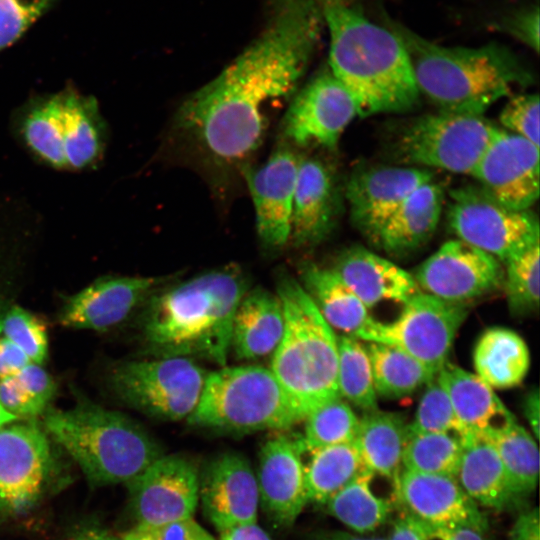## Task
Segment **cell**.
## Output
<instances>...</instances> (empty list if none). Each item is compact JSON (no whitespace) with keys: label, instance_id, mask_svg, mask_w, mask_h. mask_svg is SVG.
Returning a JSON list of instances; mask_svg holds the SVG:
<instances>
[{"label":"cell","instance_id":"6da1fadb","mask_svg":"<svg viewBox=\"0 0 540 540\" xmlns=\"http://www.w3.org/2000/svg\"><path fill=\"white\" fill-rule=\"evenodd\" d=\"M323 26L315 0H269L260 35L184 99L175 131L214 166H243L263 141L266 107L295 94Z\"/></svg>","mask_w":540,"mask_h":540},{"label":"cell","instance_id":"7a4b0ae2","mask_svg":"<svg viewBox=\"0 0 540 540\" xmlns=\"http://www.w3.org/2000/svg\"><path fill=\"white\" fill-rule=\"evenodd\" d=\"M329 33L328 67L353 97L358 116L404 113L418 105L408 54L396 35L346 0H315Z\"/></svg>","mask_w":540,"mask_h":540},{"label":"cell","instance_id":"3957f363","mask_svg":"<svg viewBox=\"0 0 540 540\" xmlns=\"http://www.w3.org/2000/svg\"><path fill=\"white\" fill-rule=\"evenodd\" d=\"M248 290L243 271L226 266L153 293L142 336L156 357L203 358L226 366L233 317Z\"/></svg>","mask_w":540,"mask_h":540},{"label":"cell","instance_id":"277c9868","mask_svg":"<svg viewBox=\"0 0 540 540\" xmlns=\"http://www.w3.org/2000/svg\"><path fill=\"white\" fill-rule=\"evenodd\" d=\"M383 22L404 46L420 95L438 111L483 116L497 101L533 82L531 71L504 45L442 46L386 14Z\"/></svg>","mask_w":540,"mask_h":540},{"label":"cell","instance_id":"5b68a950","mask_svg":"<svg viewBox=\"0 0 540 540\" xmlns=\"http://www.w3.org/2000/svg\"><path fill=\"white\" fill-rule=\"evenodd\" d=\"M43 428L97 485L127 484L164 453L128 416L87 400L67 409L48 408Z\"/></svg>","mask_w":540,"mask_h":540},{"label":"cell","instance_id":"8992f818","mask_svg":"<svg viewBox=\"0 0 540 540\" xmlns=\"http://www.w3.org/2000/svg\"><path fill=\"white\" fill-rule=\"evenodd\" d=\"M276 293L284 332L270 370L304 421L311 411L340 396L337 335L296 278L282 273Z\"/></svg>","mask_w":540,"mask_h":540},{"label":"cell","instance_id":"52a82bcc","mask_svg":"<svg viewBox=\"0 0 540 540\" xmlns=\"http://www.w3.org/2000/svg\"><path fill=\"white\" fill-rule=\"evenodd\" d=\"M12 132L37 162L55 170L96 168L108 144L97 99L74 86L30 97L11 119Z\"/></svg>","mask_w":540,"mask_h":540},{"label":"cell","instance_id":"ba28073f","mask_svg":"<svg viewBox=\"0 0 540 540\" xmlns=\"http://www.w3.org/2000/svg\"><path fill=\"white\" fill-rule=\"evenodd\" d=\"M186 420L193 427L235 434L286 431L303 422L270 368L259 365L223 366L208 373Z\"/></svg>","mask_w":540,"mask_h":540},{"label":"cell","instance_id":"9c48e42d","mask_svg":"<svg viewBox=\"0 0 540 540\" xmlns=\"http://www.w3.org/2000/svg\"><path fill=\"white\" fill-rule=\"evenodd\" d=\"M500 130L484 116L438 111L407 122L392 150L397 161L412 167L472 175Z\"/></svg>","mask_w":540,"mask_h":540},{"label":"cell","instance_id":"30bf717a","mask_svg":"<svg viewBox=\"0 0 540 540\" xmlns=\"http://www.w3.org/2000/svg\"><path fill=\"white\" fill-rule=\"evenodd\" d=\"M207 374L194 359L156 357L117 365L110 385L130 407L157 419L179 421L195 410Z\"/></svg>","mask_w":540,"mask_h":540},{"label":"cell","instance_id":"8fae6325","mask_svg":"<svg viewBox=\"0 0 540 540\" xmlns=\"http://www.w3.org/2000/svg\"><path fill=\"white\" fill-rule=\"evenodd\" d=\"M467 315V304L447 302L421 291L403 303L397 318L388 322L370 318L355 337L395 346L437 374L448 362Z\"/></svg>","mask_w":540,"mask_h":540},{"label":"cell","instance_id":"7c38bea8","mask_svg":"<svg viewBox=\"0 0 540 540\" xmlns=\"http://www.w3.org/2000/svg\"><path fill=\"white\" fill-rule=\"evenodd\" d=\"M449 228L460 239L506 263L539 242V222L530 210H513L478 186L450 193Z\"/></svg>","mask_w":540,"mask_h":540},{"label":"cell","instance_id":"4fadbf2b","mask_svg":"<svg viewBox=\"0 0 540 540\" xmlns=\"http://www.w3.org/2000/svg\"><path fill=\"white\" fill-rule=\"evenodd\" d=\"M356 116L353 97L325 65L294 94L281 124L283 142L294 148L320 146L334 150Z\"/></svg>","mask_w":540,"mask_h":540},{"label":"cell","instance_id":"5bb4252c","mask_svg":"<svg viewBox=\"0 0 540 540\" xmlns=\"http://www.w3.org/2000/svg\"><path fill=\"white\" fill-rule=\"evenodd\" d=\"M51 461L48 434L35 420L0 427V515L18 514L35 504Z\"/></svg>","mask_w":540,"mask_h":540},{"label":"cell","instance_id":"9a60e30c","mask_svg":"<svg viewBox=\"0 0 540 540\" xmlns=\"http://www.w3.org/2000/svg\"><path fill=\"white\" fill-rule=\"evenodd\" d=\"M200 472L181 454H163L127 483L136 525L193 518L199 504Z\"/></svg>","mask_w":540,"mask_h":540},{"label":"cell","instance_id":"2e32d148","mask_svg":"<svg viewBox=\"0 0 540 540\" xmlns=\"http://www.w3.org/2000/svg\"><path fill=\"white\" fill-rule=\"evenodd\" d=\"M500 263L456 238L443 243L412 275L422 292L447 302L467 304L503 284Z\"/></svg>","mask_w":540,"mask_h":540},{"label":"cell","instance_id":"e0dca14e","mask_svg":"<svg viewBox=\"0 0 540 540\" xmlns=\"http://www.w3.org/2000/svg\"><path fill=\"white\" fill-rule=\"evenodd\" d=\"M286 431H278L263 444L256 474L259 503L280 528L292 526L309 503L304 461L308 453L301 434Z\"/></svg>","mask_w":540,"mask_h":540},{"label":"cell","instance_id":"ac0fdd59","mask_svg":"<svg viewBox=\"0 0 540 540\" xmlns=\"http://www.w3.org/2000/svg\"><path fill=\"white\" fill-rule=\"evenodd\" d=\"M301 155L283 142L258 168H245V176L256 215L261 243L280 249L290 243L295 186Z\"/></svg>","mask_w":540,"mask_h":540},{"label":"cell","instance_id":"d6986e66","mask_svg":"<svg viewBox=\"0 0 540 540\" xmlns=\"http://www.w3.org/2000/svg\"><path fill=\"white\" fill-rule=\"evenodd\" d=\"M471 176L500 204L530 210L539 197V146L501 129Z\"/></svg>","mask_w":540,"mask_h":540},{"label":"cell","instance_id":"ffe728a7","mask_svg":"<svg viewBox=\"0 0 540 540\" xmlns=\"http://www.w3.org/2000/svg\"><path fill=\"white\" fill-rule=\"evenodd\" d=\"M170 277L106 276L69 296L60 324L78 330L108 331L125 321Z\"/></svg>","mask_w":540,"mask_h":540},{"label":"cell","instance_id":"44dd1931","mask_svg":"<svg viewBox=\"0 0 540 540\" xmlns=\"http://www.w3.org/2000/svg\"><path fill=\"white\" fill-rule=\"evenodd\" d=\"M401 515L432 526H468L484 532L487 519L453 476L402 469L395 481Z\"/></svg>","mask_w":540,"mask_h":540},{"label":"cell","instance_id":"7402d4cb","mask_svg":"<svg viewBox=\"0 0 540 540\" xmlns=\"http://www.w3.org/2000/svg\"><path fill=\"white\" fill-rule=\"evenodd\" d=\"M433 178L428 169L412 166H373L354 172L345 188L354 226L370 241L395 210Z\"/></svg>","mask_w":540,"mask_h":540},{"label":"cell","instance_id":"603a6c76","mask_svg":"<svg viewBox=\"0 0 540 540\" xmlns=\"http://www.w3.org/2000/svg\"><path fill=\"white\" fill-rule=\"evenodd\" d=\"M199 501L218 532L257 522L259 491L249 461L236 452L215 457L200 475Z\"/></svg>","mask_w":540,"mask_h":540},{"label":"cell","instance_id":"cb8c5ba5","mask_svg":"<svg viewBox=\"0 0 540 540\" xmlns=\"http://www.w3.org/2000/svg\"><path fill=\"white\" fill-rule=\"evenodd\" d=\"M337 193L326 164L313 157H301L293 199L290 243L296 247L322 242L334 228Z\"/></svg>","mask_w":540,"mask_h":540},{"label":"cell","instance_id":"d4e9b609","mask_svg":"<svg viewBox=\"0 0 540 540\" xmlns=\"http://www.w3.org/2000/svg\"><path fill=\"white\" fill-rule=\"evenodd\" d=\"M331 269L367 309L385 301L403 304L421 292L411 273L363 247L343 251Z\"/></svg>","mask_w":540,"mask_h":540},{"label":"cell","instance_id":"484cf974","mask_svg":"<svg viewBox=\"0 0 540 540\" xmlns=\"http://www.w3.org/2000/svg\"><path fill=\"white\" fill-rule=\"evenodd\" d=\"M463 449L455 475L464 492L478 505L497 511L524 508L499 455L481 434L462 437Z\"/></svg>","mask_w":540,"mask_h":540},{"label":"cell","instance_id":"4316f807","mask_svg":"<svg viewBox=\"0 0 540 540\" xmlns=\"http://www.w3.org/2000/svg\"><path fill=\"white\" fill-rule=\"evenodd\" d=\"M444 194L434 180L417 188L384 222L369 241L392 256L410 254L425 245L435 233Z\"/></svg>","mask_w":540,"mask_h":540},{"label":"cell","instance_id":"83f0119b","mask_svg":"<svg viewBox=\"0 0 540 540\" xmlns=\"http://www.w3.org/2000/svg\"><path fill=\"white\" fill-rule=\"evenodd\" d=\"M284 332V313L277 295L265 288L247 290L232 322L230 350L240 360L272 356Z\"/></svg>","mask_w":540,"mask_h":540},{"label":"cell","instance_id":"f1b7e54d","mask_svg":"<svg viewBox=\"0 0 540 540\" xmlns=\"http://www.w3.org/2000/svg\"><path fill=\"white\" fill-rule=\"evenodd\" d=\"M436 377L467 434H484L516 421L488 384L476 374L450 363Z\"/></svg>","mask_w":540,"mask_h":540},{"label":"cell","instance_id":"f546056e","mask_svg":"<svg viewBox=\"0 0 540 540\" xmlns=\"http://www.w3.org/2000/svg\"><path fill=\"white\" fill-rule=\"evenodd\" d=\"M408 433L402 414L375 409L359 418L354 443L367 469L395 484L403 469Z\"/></svg>","mask_w":540,"mask_h":540},{"label":"cell","instance_id":"4dcf8cb0","mask_svg":"<svg viewBox=\"0 0 540 540\" xmlns=\"http://www.w3.org/2000/svg\"><path fill=\"white\" fill-rule=\"evenodd\" d=\"M300 275L299 282L333 330L355 337L370 320L366 306L331 268L307 263Z\"/></svg>","mask_w":540,"mask_h":540},{"label":"cell","instance_id":"1f68e13d","mask_svg":"<svg viewBox=\"0 0 540 540\" xmlns=\"http://www.w3.org/2000/svg\"><path fill=\"white\" fill-rule=\"evenodd\" d=\"M473 364L476 375L492 389L512 388L527 375L530 352L524 339L515 331L492 327L478 339Z\"/></svg>","mask_w":540,"mask_h":540},{"label":"cell","instance_id":"d6a6232c","mask_svg":"<svg viewBox=\"0 0 540 540\" xmlns=\"http://www.w3.org/2000/svg\"><path fill=\"white\" fill-rule=\"evenodd\" d=\"M376 478L363 471L323 505L326 512L359 534L378 529L392 515L396 498L376 492Z\"/></svg>","mask_w":540,"mask_h":540},{"label":"cell","instance_id":"836d02e7","mask_svg":"<svg viewBox=\"0 0 540 540\" xmlns=\"http://www.w3.org/2000/svg\"><path fill=\"white\" fill-rule=\"evenodd\" d=\"M308 454V501L320 506L367 469L354 442L324 447Z\"/></svg>","mask_w":540,"mask_h":540},{"label":"cell","instance_id":"e575fe53","mask_svg":"<svg viewBox=\"0 0 540 540\" xmlns=\"http://www.w3.org/2000/svg\"><path fill=\"white\" fill-rule=\"evenodd\" d=\"M366 349L377 396L387 399L406 397L436 376L417 359L395 346L369 342Z\"/></svg>","mask_w":540,"mask_h":540},{"label":"cell","instance_id":"d590c367","mask_svg":"<svg viewBox=\"0 0 540 540\" xmlns=\"http://www.w3.org/2000/svg\"><path fill=\"white\" fill-rule=\"evenodd\" d=\"M481 435L495 448L518 493L527 499L538 484L537 440L517 421Z\"/></svg>","mask_w":540,"mask_h":540},{"label":"cell","instance_id":"8d00e7d4","mask_svg":"<svg viewBox=\"0 0 540 540\" xmlns=\"http://www.w3.org/2000/svg\"><path fill=\"white\" fill-rule=\"evenodd\" d=\"M337 384L341 398L364 412L378 409L377 394L366 346L360 339L337 336Z\"/></svg>","mask_w":540,"mask_h":540},{"label":"cell","instance_id":"74e56055","mask_svg":"<svg viewBox=\"0 0 540 540\" xmlns=\"http://www.w3.org/2000/svg\"><path fill=\"white\" fill-rule=\"evenodd\" d=\"M463 449L454 433L411 432L404 448L403 469L455 477Z\"/></svg>","mask_w":540,"mask_h":540},{"label":"cell","instance_id":"f35d334b","mask_svg":"<svg viewBox=\"0 0 540 540\" xmlns=\"http://www.w3.org/2000/svg\"><path fill=\"white\" fill-rule=\"evenodd\" d=\"M301 434L307 453L328 446L354 442L359 418L340 396L311 411Z\"/></svg>","mask_w":540,"mask_h":540},{"label":"cell","instance_id":"ab89813d","mask_svg":"<svg viewBox=\"0 0 540 540\" xmlns=\"http://www.w3.org/2000/svg\"><path fill=\"white\" fill-rule=\"evenodd\" d=\"M539 242L510 258L503 279L510 309L516 314L536 311L539 307Z\"/></svg>","mask_w":540,"mask_h":540},{"label":"cell","instance_id":"60d3db41","mask_svg":"<svg viewBox=\"0 0 540 540\" xmlns=\"http://www.w3.org/2000/svg\"><path fill=\"white\" fill-rule=\"evenodd\" d=\"M425 386L414 419L408 424L409 430L411 432L454 433L461 437L467 435L437 377L435 376Z\"/></svg>","mask_w":540,"mask_h":540},{"label":"cell","instance_id":"b9f144b4","mask_svg":"<svg viewBox=\"0 0 540 540\" xmlns=\"http://www.w3.org/2000/svg\"><path fill=\"white\" fill-rule=\"evenodd\" d=\"M0 335L16 344L30 362L42 365L48 356V334L45 324L33 313L13 306L2 314Z\"/></svg>","mask_w":540,"mask_h":540},{"label":"cell","instance_id":"7bdbcfd3","mask_svg":"<svg viewBox=\"0 0 540 540\" xmlns=\"http://www.w3.org/2000/svg\"><path fill=\"white\" fill-rule=\"evenodd\" d=\"M55 0H0V52L15 43Z\"/></svg>","mask_w":540,"mask_h":540},{"label":"cell","instance_id":"ee69618b","mask_svg":"<svg viewBox=\"0 0 540 540\" xmlns=\"http://www.w3.org/2000/svg\"><path fill=\"white\" fill-rule=\"evenodd\" d=\"M499 121L505 131L539 146V95L525 93L512 96L503 106Z\"/></svg>","mask_w":540,"mask_h":540},{"label":"cell","instance_id":"f6af8a7d","mask_svg":"<svg viewBox=\"0 0 540 540\" xmlns=\"http://www.w3.org/2000/svg\"><path fill=\"white\" fill-rule=\"evenodd\" d=\"M121 540H215L193 518L159 525H135L125 532Z\"/></svg>","mask_w":540,"mask_h":540},{"label":"cell","instance_id":"bcb514c9","mask_svg":"<svg viewBox=\"0 0 540 540\" xmlns=\"http://www.w3.org/2000/svg\"><path fill=\"white\" fill-rule=\"evenodd\" d=\"M494 29L521 41L535 52L539 51V8L528 5L515 9L495 21Z\"/></svg>","mask_w":540,"mask_h":540},{"label":"cell","instance_id":"7dc6e473","mask_svg":"<svg viewBox=\"0 0 540 540\" xmlns=\"http://www.w3.org/2000/svg\"><path fill=\"white\" fill-rule=\"evenodd\" d=\"M0 405L18 420H35L45 413L16 375L0 379Z\"/></svg>","mask_w":540,"mask_h":540},{"label":"cell","instance_id":"c3c4849f","mask_svg":"<svg viewBox=\"0 0 540 540\" xmlns=\"http://www.w3.org/2000/svg\"><path fill=\"white\" fill-rule=\"evenodd\" d=\"M16 376L35 402L46 411L56 392V383L52 376L42 365L32 362L23 367Z\"/></svg>","mask_w":540,"mask_h":540},{"label":"cell","instance_id":"681fc988","mask_svg":"<svg viewBox=\"0 0 540 540\" xmlns=\"http://www.w3.org/2000/svg\"><path fill=\"white\" fill-rule=\"evenodd\" d=\"M401 515V514H400ZM403 516L422 540H484L483 532L468 526H432Z\"/></svg>","mask_w":540,"mask_h":540},{"label":"cell","instance_id":"f907efd6","mask_svg":"<svg viewBox=\"0 0 540 540\" xmlns=\"http://www.w3.org/2000/svg\"><path fill=\"white\" fill-rule=\"evenodd\" d=\"M538 507L522 508L514 521L509 540H540Z\"/></svg>","mask_w":540,"mask_h":540},{"label":"cell","instance_id":"816d5d0a","mask_svg":"<svg viewBox=\"0 0 540 540\" xmlns=\"http://www.w3.org/2000/svg\"><path fill=\"white\" fill-rule=\"evenodd\" d=\"M28 363L29 358L17 345L0 335V379L16 375Z\"/></svg>","mask_w":540,"mask_h":540},{"label":"cell","instance_id":"f5cc1de1","mask_svg":"<svg viewBox=\"0 0 540 540\" xmlns=\"http://www.w3.org/2000/svg\"><path fill=\"white\" fill-rule=\"evenodd\" d=\"M219 540H273L257 522L235 526L219 532Z\"/></svg>","mask_w":540,"mask_h":540},{"label":"cell","instance_id":"db71d44e","mask_svg":"<svg viewBox=\"0 0 540 540\" xmlns=\"http://www.w3.org/2000/svg\"><path fill=\"white\" fill-rule=\"evenodd\" d=\"M524 416L532 430V435L537 440L539 437L540 419V396L538 388H535L526 395L524 400Z\"/></svg>","mask_w":540,"mask_h":540},{"label":"cell","instance_id":"11a10c76","mask_svg":"<svg viewBox=\"0 0 540 540\" xmlns=\"http://www.w3.org/2000/svg\"><path fill=\"white\" fill-rule=\"evenodd\" d=\"M307 540H389L381 537H364L341 530H316L307 536Z\"/></svg>","mask_w":540,"mask_h":540},{"label":"cell","instance_id":"9f6ffc18","mask_svg":"<svg viewBox=\"0 0 540 540\" xmlns=\"http://www.w3.org/2000/svg\"><path fill=\"white\" fill-rule=\"evenodd\" d=\"M389 540H422L415 528L400 515L392 525Z\"/></svg>","mask_w":540,"mask_h":540},{"label":"cell","instance_id":"6f0895ef","mask_svg":"<svg viewBox=\"0 0 540 540\" xmlns=\"http://www.w3.org/2000/svg\"><path fill=\"white\" fill-rule=\"evenodd\" d=\"M70 540H121L106 531L90 529L75 535Z\"/></svg>","mask_w":540,"mask_h":540},{"label":"cell","instance_id":"680465c9","mask_svg":"<svg viewBox=\"0 0 540 540\" xmlns=\"http://www.w3.org/2000/svg\"><path fill=\"white\" fill-rule=\"evenodd\" d=\"M2 314L0 313V320H1ZM15 420H18V419H16L14 416L6 412L0 405V427L7 423L13 422Z\"/></svg>","mask_w":540,"mask_h":540}]
</instances>
